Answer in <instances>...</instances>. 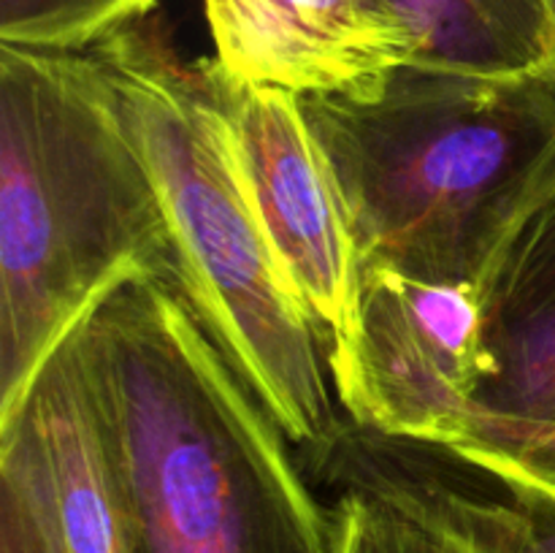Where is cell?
<instances>
[{"label": "cell", "mask_w": 555, "mask_h": 553, "mask_svg": "<svg viewBox=\"0 0 555 553\" xmlns=\"http://www.w3.org/2000/svg\"><path fill=\"white\" fill-rule=\"evenodd\" d=\"M76 342L130 553H339L298 448L173 282L119 287Z\"/></svg>", "instance_id": "obj_1"}, {"label": "cell", "mask_w": 555, "mask_h": 553, "mask_svg": "<svg viewBox=\"0 0 555 553\" xmlns=\"http://www.w3.org/2000/svg\"><path fill=\"white\" fill-rule=\"evenodd\" d=\"M361 266L491 285L555 198V85L399 65L339 95H301Z\"/></svg>", "instance_id": "obj_2"}, {"label": "cell", "mask_w": 555, "mask_h": 553, "mask_svg": "<svg viewBox=\"0 0 555 553\" xmlns=\"http://www.w3.org/2000/svg\"><path fill=\"white\" fill-rule=\"evenodd\" d=\"M173 282L166 217L90 49L0 43V426L119 291Z\"/></svg>", "instance_id": "obj_3"}, {"label": "cell", "mask_w": 555, "mask_h": 553, "mask_svg": "<svg viewBox=\"0 0 555 553\" xmlns=\"http://www.w3.org/2000/svg\"><path fill=\"white\" fill-rule=\"evenodd\" d=\"M166 217L173 285L298 450L345 423L325 336L282 269L233 160L211 60L152 16L90 47Z\"/></svg>", "instance_id": "obj_4"}, {"label": "cell", "mask_w": 555, "mask_h": 553, "mask_svg": "<svg viewBox=\"0 0 555 553\" xmlns=\"http://www.w3.org/2000/svg\"><path fill=\"white\" fill-rule=\"evenodd\" d=\"M482 285H439L361 266L356 336L328 358L347 421L388 437L448 442L491 377Z\"/></svg>", "instance_id": "obj_5"}, {"label": "cell", "mask_w": 555, "mask_h": 553, "mask_svg": "<svg viewBox=\"0 0 555 553\" xmlns=\"http://www.w3.org/2000/svg\"><path fill=\"white\" fill-rule=\"evenodd\" d=\"M298 455L328 493L339 553H529L526 518L502 483L444 445L345 417L331 442Z\"/></svg>", "instance_id": "obj_6"}, {"label": "cell", "mask_w": 555, "mask_h": 553, "mask_svg": "<svg viewBox=\"0 0 555 553\" xmlns=\"http://www.w3.org/2000/svg\"><path fill=\"white\" fill-rule=\"evenodd\" d=\"M211 70L244 190L282 269L323 331L328 358L339 356L356 336L361 258L301 95L231 79L215 60Z\"/></svg>", "instance_id": "obj_7"}, {"label": "cell", "mask_w": 555, "mask_h": 553, "mask_svg": "<svg viewBox=\"0 0 555 553\" xmlns=\"http://www.w3.org/2000/svg\"><path fill=\"white\" fill-rule=\"evenodd\" d=\"M0 497L22 510L43 553H130L122 493L76 334L0 426Z\"/></svg>", "instance_id": "obj_8"}, {"label": "cell", "mask_w": 555, "mask_h": 553, "mask_svg": "<svg viewBox=\"0 0 555 553\" xmlns=\"http://www.w3.org/2000/svg\"><path fill=\"white\" fill-rule=\"evenodd\" d=\"M225 76L296 95H339L415 63V43L383 0H206Z\"/></svg>", "instance_id": "obj_9"}, {"label": "cell", "mask_w": 555, "mask_h": 553, "mask_svg": "<svg viewBox=\"0 0 555 553\" xmlns=\"http://www.w3.org/2000/svg\"><path fill=\"white\" fill-rule=\"evenodd\" d=\"M486 345L493 369L475 412L555 428V198L488 285Z\"/></svg>", "instance_id": "obj_10"}, {"label": "cell", "mask_w": 555, "mask_h": 553, "mask_svg": "<svg viewBox=\"0 0 555 553\" xmlns=\"http://www.w3.org/2000/svg\"><path fill=\"white\" fill-rule=\"evenodd\" d=\"M415 43L421 68L480 76L542 74L545 0H383Z\"/></svg>", "instance_id": "obj_11"}, {"label": "cell", "mask_w": 555, "mask_h": 553, "mask_svg": "<svg viewBox=\"0 0 555 553\" xmlns=\"http://www.w3.org/2000/svg\"><path fill=\"white\" fill-rule=\"evenodd\" d=\"M444 448L496 477L529 529V553H555V428L469 412Z\"/></svg>", "instance_id": "obj_12"}, {"label": "cell", "mask_w": 555, "mask_h": 553, "mask_svg": "<svg viewBox=\"0 0 555 553\" xmlns=\"http://www.w3.org/2000/svg\"><path fill=\"white\" fill-rule=\"evenodd\" d=\"M157 5L160 0H0V43L81 52L152 16Z\"/></svg>", "instance_id": "obj_13"}, {"label": "cell", "mask_w": 555, "mask_h": 553, "mask_svg": "<svg viewBox=\"0 0 555 553\" xmlns=\"http://www.w3.org/2000/svg\"><path fill=\"white\" fill-rule=\"evenodd\" d=\"M0 553H43L36 531L9 497H0Z\"/></svg>", "instance_id": "obj_14"}, {"label": "cell", "mask_w": 555, "mask_h": 553, "mask_svg": "<svg viewBox=\"0 0 555 553\" xmlns=\"http://www.w3.org/2000/svg\"><path fill=\"white\" fill-rule=\"evenodd\" d=\"M547 9V41H545V63H542V76L555 85V0H545Z\"/></svg>", "instance_id": "obj_15"}]
</instances>
